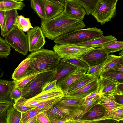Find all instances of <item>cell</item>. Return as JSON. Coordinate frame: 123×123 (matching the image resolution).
Returning <instances> with one entry per match:
<instances>
[{
	"instance_id": "1",
	"label": "cell",
	"mask_w": 123,
	"mask_h": 123,
	"mask_svg": "<svg viewBox=\"0 0 123 123\" xmlns=\"http://www.w3.org/2000/svg\"><path fill=\"white\" fill-rule=\"evenodd\" d=\"M85 26L83 20L71 18L64 11L51 19L41 20V25L45 37L53 40L62 35Z\"/></svg>"
},
{
	"instance_id": "2",
	"label": "cell",
	"mask_w": 123,
	"mask_h": 123,
	"mask_svg": "<svg viewBox=\"0 0 123 123\" xmlns=\"http://www.w3.org/2000/svg\"><path fill=\"white\" fill-rule=\"evenodd\" d=\"M27 57L30 58L31 62L26 75L35 71H54L61 59L54 51L43 47L38 51L31 52Z\"/></svg>"
},
{
	"instance_id": "3",
	"label": "cell",
	"mask_w": 123,
	"mask_h": 123,
	"mask_svg": "<svg viewBox=\"0 0 123 123\" xmlns=\"http://www.w3.org/2000/svg\"><path fill=\"white\" fill-rule=\"evenodd\" d=\"M103 33L101 29L96 27L81 29L59 36L54 40V42L60 45H76L103 36Z\"/></svg>"
},
{
	"instance_id": "4",
	"label": "cell",
	"mask_w": 123,
	"mask_h": 123,
	"mask_svg": "<svg viewBox=\"0 0 123 123\" xmlns=\"http://www.w3.org/2000/svg\"><path fill=\"white\" fill-rule=\"evenodd\" d=\"M56 73V69L39 74L21 89V97L29 99L38 94L42 92L43 86L51 81Z\"/></svg>"
},
{
	"instance_id": "5",
	"label": "cell",
	"mask_w": 123,
	"mask_h": 123,
	"mask_svg": "<svg viewBox=\"0 0 123 123\" xmlns=\"http://www.w3.org/2000/svg\"><path fill=\"white\" fill-rule=\"evenodd\" d=\"M3 37L16 51L24 56L27 55L28 45L27 35L17 26Z\"/></svg>"
},
{
	"instance_id": "6",
	"label": "cell",
	"mask_w": 123,
	"mask_h": 123,
	"mask_svg": "<svg viewBox=\"0 0 123 123\" xmlns=\"http://www.w3.org/2000/svg\"><path fill=\"white\" fill-rule=\"evenodd\" d=\"M95 48L74 44L60 45L56 44L53 46V50L61 59L78 58Z\"/></svg>"
},
{
	"instance_id": "7",
	"label": "cell",
	"mask_w": 123,
	"mask_h": 123,
	"mask_svg": "<svg viewBox=\"0 0 123 123\" xmlns=\"http://www.w3.org/2000/svg\"><path fill=\"white\" fill-rule=\"evenodd\" d=\"M116 5L99 1L94 10L91 14L102 25L111 20L116 15Z\"/></svg>"
},
{
	"instance_id": "8",
	"label": "cell",
	"mask_w": 123,
	"mask_h": 123,
	"mask_svg": "<svg viewBox=\"0 0 123 123\" xmlns=\"http://www.w3.org/2000/svg\"><path fill=\"white\" fill-rule=\"evenodd\" d=\"M27 35L29 52L38 51L45 44V36L41 27L36 26L31 28L27 32Z\"/></svg>"
},
{
	"instance_id": "9",
	"label": "cell",
	"mask_w": 123,
	"mask_h": 123,
	"mask_svg": "<svg viewBox=\"0 0 123 123\" xmlns=\"http://www.w3.org/2000/svg\"><path fill=\"white\" fill-rule=\"evenodd\" d=\"M108 54L95 48L78 58L85 62L89 67L102 64Z\"/></svg>"
},
{
	"instance_id": "10",
	"label": "cell",
	"mask_w": 123,
	"mask_h": 123,
	"mask_svg": "<svg viewBox=\"0 0 123 123\" xmlns=\"http://www.w3.org/2000/svg\"><path fill=\"white\" fill-rule=\"evenodd\" d=\"M64 11L70 17L83 20L86 14L85 10L77 1L74 0H65Z\"/></svg>"
},
{
	"instance_id": "11",
	"label": "cell",
	"mask_w": 123,
	"mask_h": 123,
	"mask_svg": "<svg viewBox=\"0 0 123 123\" xmlns=\"http://www.w3.org/2000/svg\"><path fill=\"white\" fill-rule=\"evenodd\" d=\"M85 99L68 97L65 95L55 105L67 109L71 116L84 104Z\"/></svg>"
},
{
	"instance_id": "12",
	"label": "cell",
	"mask_w": 123,
	"mask_h": 123,
	"mask_svg": "<svg viewBox=\"0 0 123 123\" xmlns=\"http://www.w3.org/2000/svg\"><path fill=\"white\" fill-rule=\"evenodd\" d=\"M14 86L13 81L0 79V103L13 105L14 102L11 98V94Z\"/></svg>"
},
{
	"instance_id": "13",
	"label": "cell",
	"mask_w": 123,
	"mask_h": 123,
	"mask_svg": "<svg viewBox=\"0 0 123 123\" xmlns=\"http://www.w3.org/2000/svg\"><path fill=\"white\" fill-rule=\"evenodd\" d=\"M86 73L84 69L78 68L73 72L58 80L57 86L64 92L74 82Z\"/></svg>"
},
{
	"instance_id": "14",
	"label": "cell",
	"mask_w": 123,
	"mask_h": 123,
	"mask_svg": "<svg viewBox=\"0 0 123 123\" xmlns=\"http://www.w3.org/2000/svg\"><path fill=\"white\" fill-rule=\"evenodd\" d=\"M98 79L96 78L94 80L84 86L75 91L68 95H65L72 98H84L93 92H98Z\"/></svg>"
},
{
	"instance_id": "15",
	"label": "cell",
	"mask_w": 123,
	"mask_h": 123,
	"mask_svg": "<svg viewBox=\"0 0 123 123\" xmlns=\"http://www.w3.org/2000/svg\"><path fill=\"white\" fill-rule=\"evenodd\" d=\"M120 83L100 75L98 79V92L100 94L107 93L113 95L117 86Z\"/></svg>"
},
{
	"instance_id": "16",
	"label": "cell",
	"mask_w": 123,
	"mask_h": 123,
	"mask_svg": "<svg viewBox=\"0 0 123 123\" xmlns=\"http://www.w3.org/2000/svg\"><path fill=\"white\" fill-rule=\"evenodd\" d=\"M45 113L49 119L50 123L53 121L72 118L67 109L55 105Z\"/></svg>"
},
{
	"instance_id": "17",
	"label": "cell",
	"mask_w": 123,
	"mask_h": 123,
	"mask_svg": "<svg viewBox=\"0 0 123 123\" xmlns=\"http://www.w3.org/2000/svg\"><path fill=\"white\" fill-rule=\"evenodd\" d=\"M117 40L114 36L111 35L105 36H103L76 45L95 48H100L111 42Z\"/></svg>"
},
{
	"instance_id": "18",
	"label": "cell",
	"mask_w": 123,
	"mask_h": 123,
	"mask_svg": "<svg viewBox=\"0 0 123 123\" xmlns=\"http://www.w3.org/2000/svg\"><path fill=\"white\" fill-rule=\"evenodd\" d=\"M97 78L95 76L85 73L64 91L65 95H68L75 91L94 80Z\"/></svg>"
},
{
	"instance_id": "19",
	"label": "cell",
	"mask_w": 123,
	"mask_h": 123,
	"mask_svg": "<svg viewBox=\"0 0 123 123\" xmlns=\"http://www.w3.org/2000/svg\"><path fill=\"white\" fill-rule=\"evenodd\" d=\"M100 99V94L86 101L72 115V118L75 120H80L88 111L95 105L98 103Z\"/></svg>"
},
{
	"instance_id": "20",
	"label": "cell",
	"mask_w": 123,
	"mask_h": 123,
	"mask_svg": "<svg viewBox=\"0 0 123 123\" xmlns=\"http://www.w3.org/2000/svg\"><path fill=\"white\" fill-rule=\"evenodd\" d=\"M64 9V6L62 4L46 0L45 20L55 18L63 12Z\"/></svg>"
},
{
	"instance_id": "21",
	"label": "cell",
	"mask_w": 123,
	"mask_h": 123,
	"mask_svg": "<svg viewBox=\"0 0 123 123\" xmlns=\"http://www.w3.org/2000/svg\"><path fill=\"white\" fill-rule=\"evenodd\" d=\"M77 68L69 63L60 61L56 69V73L51 81H57L70 74Z\"/></svg>"
},
{
	"instance_id": "22",
	"label": "cell",
	"mask_w": 123,
	"mask_h": 123,
	"mask_svg": "<svg viewBox=\"0 0 123 123\" xmlns=\"http://www.w3.org/2000/svg\"><path fill=\"white\" fill-rule=\"evenodd\" d=\"M106 111L103 106L98 103L90 109L79 120H94L103 117L105 115Z\"/></svg>"
},
{
	"instance_id": "23",
	"label": "cell",
	"mask_w": 123,
	"mask_h": 123,
	"mask_svg": "<svg viewBox=\"0 0 123 123\" xmlns=\"http://www.w3.org/2000/svg\"><path fill=\"white\" fill-rule=\"evenodd\" d=\"M18 15L17 9L6 11L4 27L1 33L3 37L15 27L16 18Z\"/></svg>"
},
{
	"instance_id": "24",
	"label": "cell",
	"mask_w": 123,
	"mask_h": 123,
	"mask_svg": "<svg viewBox=\"0 0 123 123\" xmlns=\"http://www.w3.org/2000/svg\"><path fill=\"white\" fill-rule=\"evenodd\" d=\"M98 103L103 106L106 111H110L117 107L123 106V104L116 103L113 94L110 93L100 94V100Z\"/></svg>"
},
{
	"instance_id": "25",
	"label": "cell",
	"mask_w": 123,
	"mask_h": 123,
	"mask_svg": "<svg viewBox=\"0 0 123 123\" xmlns=\"http://www.w3.org/2000/svg\"><path fill=\"white\" fill-rule=\"evenodd\" d=\"M123 64V56H117L112 54L108 55L107 58L101 64L100 73L107 71L118 65Z\"/></svg>"
},
{
	"instance_id": "26",
	"label": "cell",
	"mask_w": 123,
	"mask_h": 123,
	"mask_svg": "<svg viewBox=\"0 0 123 123\" xmlns=\"http://www.w3.org/2000/svg\"><path fill=\"white\" fill-rule=\"evenodd\" d=\"M64 95L63 91L57 86L56 87L51 90L42 92L37 95L30 99L37 100H44Z\"/></svg>"
},
{
	"instance_id": "27",
	"label": "cell",
	"mask_w": 123,
	"mask_h": 123,
	"mask_svg": "<svg viewBox=\"0 0 123 123\" xmlns=\"http://www.w3.org/2000/svg\"><path fill=\"white\" fill-rule=\"evenodd\" d=\"M31 62L30 58L26 57L21 62L12 74V78L14 80H19L26 75Z\"/></svg>"
},
{
	"instance_id": "28",
	"label": "cell",
	"mask_w": 123,
	"mask_h": 123,
	"mask_svg": "<svg viewBox=\"0 0 123 123\" xmlns=\"http://www.w3.org/2000/svg\"><path fill=\"white\" fill-rule=\"evenodd\" d=\"M25 6L22 2H18L13 0H0V11L14 9L22 10Z\"/></svg>"
},
{
	"instance_id": "29",
	"label": "cell",
	"mask_w": 123,
	"mask_h": 123,
	"mask_svg": "<svg viewBox=\"0 0 123 123\" xmlns=\"http://www.w3.org/2000/svg\"><path fill=\"white\" fill-rule=\"evenodd\" d=\"M22 114L13 105H10L6 110V123H20Z\"/></svg>"
},
{
	"instance_id": "30",
	"label": "cell",
	"mask_w": 123,
	"mask_h": 123,
	"mask_svg": "<svg viewBox=\"0 0 123 123\" xmlns=\"http://www.w3.org/2000/svg\"><path fill=\"white\" fill-rule=\"evenodd\" d=\"M31 8L41 20H45L46 0H30Z\"/></svg>"
},
{
	"instance_id": "31",
	"label": "cell",
	"mask_w": 123,
	"mask_h": 123,
	"mask_svg": "<svg viewBox=\"0 0 123 123\" xmlns=\"http://www.w3.org/2000/svg\"><path fill=\"white\" fill-rule=\"evenodd\" d=\"M108 55L113 52L121 51L123 49V42L122 41H115L107 44L103 47L96 48Z\"/></svg>"
},
{
	"instance_id": "32",
	"label": "cell",
	"mask_w": 123,
	"mask_h": 123,
	"mask_svg": "<svg viewBox=\"0 0 123 123\" xmlns=\"http://www.w3.org/2000/svg\"><path fill=\"white\" fill-rule=\"evenodd\" d=\"M44 71H35L28 74L20 80L13 81L15 86L20 89H21L30 81L35 78L39 74L44 72Z\"/></svg>"
},
{
	"instance_id": "33",
	"label": "cell",
	"mask_w": 123,
	"mask_h": 123,
	"mask_svg": "<svg viewBox=\"0 0 123 123\" xmlns=\"http://www.w3.org/2000/svg\"><path fill=\"white\" fill-rule=\"evenodd\" d=\"M15 25L24 32H27L31 28L33 27L30 19L21 15H18L16 17Z\"/></svg>"
},
{
	"instance_id": "34",
	"label": "cell",
	"mask_w": 123,
	"mask_h": 123,
	"mask_svg": "<svg viewBox=\"0 0 123 123\" xmlns=\"http://www.w3.org/2000/svg\"><path fill=\"white\" fill-rule=\"evenodd\" d=\"M49 109L47 108H33L22 114L20 123H26L31 118L39 114L44 112L45 113Z\"/></svg>"
},
{
	"instance_id": "35",
	"label": "cell",
	"mask_w": 123,
	"mask_h": 123,
	"mask_svg": "<svg viewBox=\"0 0 123 123\" xmlns=\"http://www.w3.org/2000/svg\"><path fill=\"white\" fill-rule=\"evenodd\" d=\"M105 116L118 123L123 119V106L119 107L109 111H106Z\"/></svg>"
},
{
	"instance_id": "36",
	"label": "cell",
	"mask_w": 123,
	"mask_h": 123,
	"mask_svg": "<svg viewBox=\"0 0 123 123\" xmlns=\"http://www.w3.org/2000/svg\"><path fill=\"white\" fill-rule=\"evenodd\" d=\"M80 3L85 10L86 14L89 15L95 10L99 0H74Z\"/></svg>"
},
{
	"instance_id": "37",
	"label": "cell",
	"mask_w": 123,
	"mask_h": 123,
	"mask_svg": "<svg viewBox=\"0 0 123 123\" xmlns=\"http://www.w3.org/2000/svg\"><path fill=\"white\" fill-rule=\"evenodd\" d=\"M100 75L119 82L123 83V73L107 70L101 72Z\"/></svg>"
},
{
	"instance_id": "38",
	"label": "cell",
	"mask_w": 123,
	"mask_h": 123,
	"mask_svg": "<svg viewBox=\"0 0 123 123\" xmlns=\"http://www.w3.org/2000/svg\"><path fill=\"white\" fill-rule=\"evenodd\" d=\"M60 61L69 63L78 68H83L86 70L87 72L89 69L88 66L85 62L78 58L61 59Z\"/></svg>"
},
{
	"instance_id": "39",
	"label": "cell",
	"mask_w": 123,
	"mask_h": 123,
	"mask_svg": "<svg viewBox=\"0 0 123 123\" xmlns=\"http://www.w3.org/2000/svg\"><path fill=\"white\" fill-rule=\"evenodd\" d=\"M10 45L5 40L0 37V57L7 58L10 54Z\"/></svg>"
},
{
	"instance_id": "40",
	"label": "cell",
	"mask_w": 123,
	"mask_h": 123,
	"mask_svg": "<svg viewBox=\"0 0 123 123\" xmlns=\"http://www.w3.org/2000/svg\"><path fill=\"white\" fill-rule=\"evenodd\" d=\"M13 106L16 109L22 113H24L33 108V107L29 106L24 105L20 99L14 101Z\"/></svg>"
},
{
	"instance_id": "41",
	"label": "cell",
	"mask_w": 123,
	"mask_h": 123,
	"mask_svg": "<svg viewBox=\"0 0 123 123\" xmlns=\"http://www.w3.org/2000/svg\"><path fill=\"white\" fill-rule=\"evenodd\" d=\"M101 67V64L89 67L88 70L86 74L95 76L98 78L100 76L99 71Z\"/></svg>"
},
{
	"instance_id": "42",
	"label": "cell",
	"mask_w": 123,
	"mask_h": 123,
	"mask_svg": "<svg viewBox=\"0 0 123 123\" xmlns=\"http://www.w3.org/2000/svg\"><path fill=\"white\" fill-rule=\"evenodd\" d=\"M21 90L14 86L11 93V98L14 102L16 101L21 97Z\"/></svg>"
},
{
	"instance_id": "43",
	"label": "cell",
	"mask_w": 123,
	"mask_h": 123,
	"mask_svg": "<svg viewBox=\"0 0 123 123\" xmlns=\"http://www.w3.org/2000/svg\"><path fill=\"white\" fill-rule=\"evenodd\" d=\"M57 81L56 80H54L46 83L43 87L42 92L49 90L56 87Z\"/></svg>"
},
{
	"instance_id": "44",
	"label": "cell",
	"mask_w": 123,
	"mask_h": 123,
	"mask_svg": "<svg viewBox=\"0 0 123 123\" xmlns=\"http://www.w3.org/2000/svg\"><path fill=\"white\" fill-rule=\"evenodd\" d=\"M38 123H50V120L46 114L44 112L40 113L37 116Z\"/></svg>"
},
{
	"instance_id": "45",
	"label": "cell",
	"mask_w": 123,
	"mask_h": 123,
	"mask_svg": "<svg viewBox=\"0 0 123 123\" xmlns=\"http://www.w3.org/2000/svg\"><path fill=\"white\" fill-rule=\"evenodd\" d=\"M6 11H0V26L1 33L3 32L5 26Z\"/></svg>"
},
{
	"instance_id": "46",
	"label": "cell",
	"mask_w": 123,
	"mask_h": 123,
	"mask_svg": "<svg viewBox=\"0 0 123 123\" xmlns=\"http://www.w3.org/2000/svg\"><path fill=\"white\" fill-rule=\"evenodd\" d=\"M116 94L123 95V83H120L117 86L114 93Z\"/></svg>"
},
{
	"instance_id": "47",
	"label": "cell",
	"mask_w": 123,
	"mask_h": 123,
	"mask_svg": "<svg viewBox=\"0 0 123 123\" xmlns=\"http://www.w3.org/2000/svg\"><path fill=\"white\" fill-rule=\"evenodd\" d=\"M6 110L0 112V123H6Z\"/></svg>"
},
{
	"instance_id": "48",
	"label": "cell",
	"mask_w": 123,
	"mask_h": 123,
	"mask_svg": "<svg viewBox=\"0 0 123 123\" xmlns=\"http://www.w3.org/2000/svg\"><path fill=\"white\" fill-rule=\"evenodd\" d=\"M115 101L117 103L123 104V95L116 94L113 95Z\"/></svg>"
},
{
	"instance_id": "49",
	"label": "cell",
	"mask_w": 123,
	"mask_h": 123,
	"mask_svg": "<svg viewBox=\"0 0 123 123\" xmlns=\"http://www.w3.org/2000/svg\"><path fill=\"white\" fill-rule=\"evenodd\" d=\"M108 70L123 73V64L117 66Z\"/></svg>"
},
{
	"instance_id": "50",
	"label": "cell",
	"mask_w": 123,
	"mask_h": 123,
	"mask_svg": "<svg viewBox=\"0 0 123 123\" xmlns=\"http://www.w3.org/2000/svg\"><path fill=\"white\" fill-rule=\"evenodd\" d=\"M99 93L97 92H93L87 95L84 98V101H86L95 97Z\"/></svg>"
},
{
	"instance_id": "51",
	"label": "cell",
	"mask_w": 123,
	"mask_h": 123,
	"mask_svg": "<svg viewBox=\"0 0 123 123\" xmlns=\"http://www.w3.org/2000/svg\"><path fill=\"white\" fill-rule=\"evenodd\" d=\"M10 105L5 103H0V112L7 109Z\"/></svg>"
},
{
	"instance_id": "52",
	"label": "cell",
	"mask_w": 123,
	"mask_h": 123,
	"mask_svg": "<svg viewBox=\"0 0 123 123\" xmlns=\"http://www.w3.org/2000/svg\"><path fill=\"white\" fill-rule=\"evenodd\" d=\"M102 2L111 5H116L118 0H101Z\"/></svg>"
},
{
	"instance_id": "53",
	"label": "cell",
	"mask_w": 123,
	"mask_h": 123,
	"mask_svg": "<svg viewBox=\"0 0 123 123\" xmlns=\"http://www.w3.org/2000/svg\"><path fill=\"white\" fill-rule=\"evenodd\" d=\"M50 2H55L62 5L64 6L65 4V0H46Z\"/></svg>"
},
{
	"instance_id": "54",
	"label": "cell",
	"mask_w": 123,
	"mask_h": 123,
	"mask_svg": "<svg viewBox=\"0 0 123 123\" xmlns=\"http://www.w3.org/2000/svg\"><path fill=\"white\" fill-rule=\"evenodd\" d=\"M38 123L37 119V116H35L30 118L27 122L26 123Z\"/></svg>"
},
{
	"instance_id": "55",
	"label": "cell",
	"mask_w": 123,
	"mask_h": 123,
	"mask_svg": "<svg viewBox=\"0 0 123 123\" xmlns=\"http://www.w3.org/2000/svg\"><path fill=\"white\" fill-rule=\"evenodd\" d=\"M122 51H121V52H120L119 54V56H123V50H122Z\"/></svg>"
},
{
	"instance_id": "56",
	"label": "cell",
	"mask_w": 123,
	"mask_h": 123,
	"mask_svg": "<svg viewBox=\"0 0 123 123\" xmlns=\"http://www.w3.org/2000/svg\"><path fill=\"white\" fill-rule=\"evenodd\" d=\"M15 1L19 2H22L23 1L25 0H13Z\"/></svg>"
}]
</instances>
